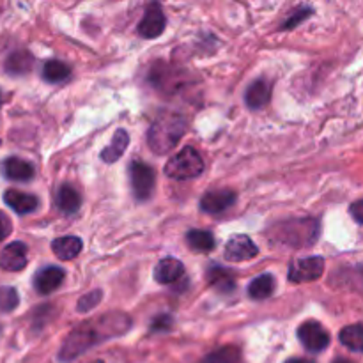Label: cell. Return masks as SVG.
Returning a JSON list of instances; mask_svg holds the SVG:
<instances>
[{
	"label": "cell",
	"instance_id": "1",
	"mask_svg": "<svg viewBox=\"0 0 363 363\" xmlns=\"http://www.w3.org/2000/svg\"><path fill=\"white\" fill-rule=\"evenodd\" d=\"M98 325V328H94V326H91V323H87V325H82L80 328L74 330L64 342L62 351H60V360H73L78 354L94 346L96 342H99L101 337L119 335L124 330L130 328V319L123 314H112L99 319Z\"/></svg>",
	"mask_w": 363,
	"mask_h": 363
},
{
	"label": "cell",
	"instance_id": "2",
	"mask_svg": "<svg viewBox=\"0 0 363 363\" xmlns=\"http://www.w3.org/2000/svg\"><path fill=\"white\" fill-rule=\"evenodd\" d=\"M186 131V119L179 113H163L152 123L147 133V144L152 152L163 156L172 151Z\"/></svg>",
	"mask_w": 363,
	"mask_h": 363
},
{
	"label": "cell",
	"instance_id": "3",
	"mask_svg": "<svg viewBox=\"0 0 363 363\" xmlns=\"http://www.w3.org/2000/svg\"><path fill=\"white\" fill-rule=\"evenodd\" d=\"M275 240L289 247L303 248L315 243L319 236V225L314 218H293L282 222L273 229Z\"/></svg>",
	"mask_w": 363,
	"mask_h": 363
},
{
	"label": "cell",
	"instance_id": "4",
	"mask_svg": "<svg viewBox=\"0 0 363 363\" xmlns=\"http://www.w3.org/2000/svg\"><path fill=\"white\" fill-rule=\"evenodd\" d=\"M204 170V160L194 147H184L167 162L165 174L170 179L186 181L199 177Z\"/></svg>",
	"mask_w": 363,
	"mask_h": 363
},
{
	"label": "cell",
	"instance_id": "5",
	"mask_svg": "<svg viewBox=\"0 0 363 363\" xmlns=\"http://www.w3.org/2000/svg\"><path fill=\"white\" fill-rule=\"evenodd\" d=\"M130 179L133 194L138 201H147L155 190V170L144 162H133L130 165Z\"/></svg>",
	"mask_w": 363,
	"mask_h": 363
},
{
	"label": "cell",
	"instance_id": "6",
	"mask_svg": "<svg viewBox=\"0 0 363 363\" xmlns=\"http://www.w3.org/2000/svg\"><path fill=\"white\" fill-rule=\"evenodd\" d=\"M325 273V259L323 257H305L296 259L289 266V282L303 284L321 279Z\"/></svg>",
	"mask_w": 363,
	"mask_h": 363
},
{
	"label": "cell",
	"instance_id": "7",
	"mask_svg": "<svg viewBox=\"0 0 363 363\" xmlns=\"http://www.w3.org/2000/svg\"><path fill=\"white\" fill-rule=\"evenodd\" d=\"M298 339L311 353H321L330 346V335L321 323L307 321L298 328Z\"/></svg>",
	"mask_w": 363,
	"mask_h": 363
},
{
	"label": "cell",
	"instance_id": "8",
	"mask_svg": "<svg viewBox=\"0 0 363 363\" xmlns=\"http://www.w3.org/2000/svg\"><path fill=\"white\" fill-rule=\"evenodd\" d=\"M259 248L254 241L250 240L245 234H240V236H233L225 245V250H223V255H225L227 261L230 262H245L250 261V259L257 257Z\"/></svg>",
	"mask_w": 363,
	"mask_h": 363
},
{
	"label": "cell",
	"instance_id": "9",
	"mask_svg": "<svg viewBox=\"0 0 363 363\" xmlns=\"http://www.w3.org/2000/svg\"><path fill=\"white\" fill-rule=\"evenodd\" d=\"M165 14H163L162 6L160 4H151V6L145 9L144 18L138 23V34L145 39H155L158 35L163 34L165 30Z\"/></svg>",
	"mask_w": 363,
	"mask_h": 363
},
{
	"label": "cell",
	"instance_id": "10",
	"mask_svg": "<svg viewBox=\"0 0 363 363\" xmlns=\"http://www.w3.org/2000/svg\"><path fill=\"white\" fill-rule=\"evenodd\" d=\"M27 261V245L21 241H13L0 252V268L4 272H21Z\"/></svg>",
	"mask_w": 363,
	"mask_h": 363
},
{
	"label": "cell",
	"instance_id": "11",
	"mask_svg": "<svg viewBox=\"0 0 363 363\" xmlns=\"http://www.w3.org/2000/svg\"><path fill=\"white\" fill-rule=\"evenodd\" d=\"M236 199V194L233 190L208 191L201 199V209L209 215H220V213H225L227 209L233 208Z\"/></svg>",
	"mask_w": 363,
	"mask_h": 363
},
{
	"label": "cell",
	"instance_id": "12",
	"mask_svg": "<svg viewBox=\"0 0 363 363\" xmlns=\"http://www.w3.org/2000/svg\"><path fill=\"white\" fill-rule=\"evenodd\" d=\"M64 273L62 268L59 266H46V268L39 269L34 277V287L39 294H50L55 289H59L60 284L64 282Z\"/></svg>",
	"mask_w": 363,
	"mask_h": 363
},
{
	"label": "cell",
	"instance_id": "13",
	"mask_svg": "<svg viewBox=\"0 0 363 363\" xmlns=\"http://www.w3.org/2000/svg\"><path fill=\"white\" fill-rule=\"evenodd\" d=\"M2 174L9 181L16 183H27L34 179V167L27 160H21L18 156H11L6 162H2Z\"/></svg>",
	"mask_w": 363,
	"mask_h": 363
},
{
	"label": "cell",
	"instance_id": "14",
	"mask_svg": "<svg viewBox=\"0 0 363 363\" xmlns=\"http://www.w3.org/2000/svg\"><path fill=\"white\" fill-rule=\"evenodd\" d=\"M4 202L18 215H28L39 208V201L35 195L25 194L20 190H7L4 194Z\"/></svg>",
	"mask_w": 363,
	"mask_h": 363
},
{
	"label": "cell",
	"instance_id": "15",
	"mask_svg": "<svg viewBox=\"0 0 363 363\" xmlns=\"http://www.w3.org/2000/svg\"><path fill=\"white\" fill-rule=\"evenodd\" d=\"M184 266L183 262L177 261L174 257H165L156 264L155 268V280L158 284H163V286H169V284L176 282L183 277Z\"/></svg>",
	"mask_w": 363,
	"mask_h": 363
},
{
	"label": "cell",
	"instance_id": "16",
	"mask_svg": "<svg viewBox=\"0 0 363 363\" xmlns=\"http://www.w3.org/2000/svg\"><path fill=\"white\" fill-rule=\"evenodd\" d=\"M269 98H272V84L262 80V78L261 80H255L245 92V101L254 110H259L268 105Z\"/></svg>",
	"mask_w": 363,
	"mask_h": 363
},
{
	"label": "cell",
	"instance_id": "17",
	"mask_svg": "<svg viewBox=\"0 0 363 363\" xmlns=\"http://www.w3.org/2000/svg\"><path fill=\"white\" fill-rule=\"evenodd\" d=\"M55 204L66 215H73L80 209L82 206V197L77 190H74L71 184H62V186L57 190L55 195Z\"/></svg>",
	"mask_w": 363,
	"mask_h": 363
},
{
	"label": "cell",
	"instance_id": "18",
	"mask_svg": "<svg viewBox=\"0 0 363 363\" xmlns=\"http://www.w3.org/2000/svg\"><path fill=\"white\" fill-rule=\"evenodd\" d=\"M82 247H84V245H82V240L77 236L57 238L52 243L53 254L59 259H62V261H71V259L77 257L82 252Z\"/></svg>",
	"mask_w": 363,
	"mask_h": 363
},
{
	"label": "cell",
	"instance_id": "19",
	"mask_svg": "<svg viewBox=\"0 0 363 363\" xmlns=\"http://www.w3.org/2000/svg\"><path fill=\"white\" fill-rule=\"evenodd\" d=\"M208 282L209 286L215 287L220 293H230L236 287V279H234V273L229 272L225 268H220V266H213L208 269Z\"/></svg>",
	"mask_w": 363,
	"mask_h": 363
},
{
	"label": "cell",
	"instance_id": "20",
	"mask_svg": "<svg viewBox=\"0 0 363 363\" xmlns=\"http://www.w3.org/2000/svg\"><path fill=\"white\" fill-rule=\"evenodd\" d=\"M32 66H34V57H32L28 52H25V50L11 53V55L7 57L6 64H4L7 73L14 74V77L27 74L28 71L32 69Z\"/></svg>",
	"mask_w": 363,
	"mask_h": 363
},
{
	"label": "cell",
	"instance_id": "21",
	"mask_svg": "<svg viewBox=\"0 0 363 363\" xmlns=\"http://www.w3.org/2000/svg\"><path fill=\"white\" fill-rule=\"evenodd\" d=\"M128 144H130V137L124 130H117L116 135H113L112 142L106 145L101 151V160L105 163H113L123 156V152L126 151Z\"/></svg>",
	"mask_w": 363,
	"mask_h": 363
},
{
	"label": "cell",
	"instance_id": "22",
	"mask_svg": "<svg viewBox=\"0 0 363 363\" xmlns=\"http://www.w3.org/2000/svg\"><path fill=\"white\" fill-rule=\"evenodd\" d=\"M275 279H273V275H261L257 277V279H254L250 282V286H248V296L252 298V300H266V298L272 296L273 293H275Z\"/></svg>",
	"mask_w": 363,
	"mask_h": 363
},
{
	"label": "cell",
	"instance_id": "23",
	"mask_svg": "<svg viewBox=\"0 0 363 363\" xmlns=\"http://www.w3.org/2000/svg\"><path fill=\"white\" fill-rule=\"evenodd\" d=\"M342 346L354 353H363V325H351L340 330L339 335Z\"/></svg>",
	"mask_w": 363,
	"mask_h": 363
},
{
	"label": "cell",
	"instance_id": "24",
	"mask_svg": "<svg viewBox=\"0 0 363 363\" xmlns=\"http://www.w3.org/2000/svg\"><path fill=\"white\" fill-rule=\"evenodd\" d=\"M71 74V69L67 67V64H64L62 60H46L45 66H43V78L50 84H60V82L67 80Z\"/></svg>",
	"mask_w": 363,
	"mask_h": 363
},
{
	"label": "cell",
	"instance_id": "25",
	"mask_svg": "<svg viewBox=\"0 0 363 363\" xmlns=\"http://www.w3.org/2000/svg\"><path fill=\"white\" fill-rule=\"evenodd\" d=\"M186 241L194 250L197 252H211L215 248V236L208 230H190L186 234Z\"/></svg>",
	"mask_w": 363,
	"mask_h": 363
},
{
	"label": "cell",
	"instance_id": "26",
	"mask_svg": "<svg viewBox=\"0 0 363 363\" xmlns=\"http://www.w3.org/2000/svg\"><path fill=\"white\" fill-rule=\"evenodd\" d=\"M204 363H241V351L234 346L220 347L209 353Z\"/></svg>",
	"mask_w": 363,
	"mask_h": 363
},
{
	"label": "cell",
	"instance_id": "27",
	"mask_svg": "<svg viewBox=\"0 0 363 363\" xmlns=\"http://www.w3.org/2000/svg\"><path fill=\"white\" fill-rule=\"evenodd\" d=\"M20 305V296H18V291L11 286H2L0 287V312H13L14 308Z\"/></svg>",
	"mask_w": 363,
	"mask_h": 363
},
{
	"label": "cell",
	"instance_id": "28",
	"mask_svg": "<svg viewBox=\"0 0 363 363\" xmlns=\"http://www.w3.org/2000/svg\"><path fill=\"white\" fill-rule=\"evenodd\" d=\"M101 301V291H92V293L85 294V296L80 298L77 305L78 312H89L96 307V305Z\"/></svg>",
	"mask_w": 363,
	"mask_h": 363
},
{
	"label": "cell",
	"instance_id": "29",
	"mask_svg": "<svg viewBox=\"0 0 363 363\" xmlns=\"http://www.w3.org/2000/svg\"><path fill=\"white\" fill-rule=\"evenodd\" d=\"M311 14H312L311 7H301V9H298L296 13H293V16H291L289 20H287L286 23H284V30H291V28L296 27V25L300 23V21L307 20V18L311 16Z\"/></svg>",
	"mask_w": 363,
	"mask_h": 363
},
{
	"label": "cell",
	"instance_id": "30",
	"mask_svg": "<svg viewBox=\"0 0 363 363\" xmlns=\"http://www.w3.org/2000/svg\"><path fill=\"white\" fill-rule=\"evenodd\" d=\"M11 233H13V222L6 213L0 211V241L6 240Z\"/></svg>",
	"mask_w": 363,
	"mask_h": 363
},
{
	"label": "cell",
	"instance_id": "31",
	"mask_svg": "<svg viewBox=\"0 0 363 363\" xmlns=\"http://www.w3.org/2000/svg\"><path fill=\"white\" fill-rule=\"evenodd\" d=\"M170 325H172L170 315H160L152 321V330H170Z\"/></svg>",
	"mask_w": 363,
	"mask_h": 363
},
{
	"label": "cell",
	"instance_id": "32",
	"mask_svg": "<svg viewBox=\"0 0 363 363\" xmlns=\"http://www.w3.org/2000/svg\"><path fill=\"white\" fill-rule=\"evenodd\" d=\"M350 213H351V216L354 218V222L362 223L363 225V201L354 202V204L350 208Z\"/></svg>",
	"mask_w": 363,
	"mask_h": 363
},
{
	"label": "cell",
	"instance_id": "33",
	"mask_svg": "<svg viewBox=\"0 0 363 363\" xmlns=\"http://www.w3.org/2000/svg\"><path fill=\"white\" fill-rule=\"evenodd\" d=\"M286 363H314V362L307 360V358H289Z\"/></svg>",
	"mask_w": 363,
	"mask_h": 363
},
{
	"label": "cell",
	"instance_id": "34",
	"mask_svg": "<svg viewBox=\"0 0 363 363\" xmlns=\"http://www.w3.org/2000/svg\"><path fill=\"white\" fill-rule=\"evenodd\" d=\"M333 363H351V362L346 360V358H337V360L333 362Z\"/></svg>",
	"mask_w": 363,
	"mask_h": 363
},
{
	"label": "cell",
	"instance_id": "35",
	"mask_svg": "<svg viewBox=\"0 0 363 363\" xmlns=\"http://www.w3.org/2000/svg\"><path fill=\"white\" fill-rule=\"evenodd\" d=\"M0 105H2V92H0Z\"/></svg>",
	"mask_w": 363,
	"mask_h": 363
},
{
	"label": "cell",
	"instance_id": "36",
	"mask_svg": "<svg viewBox=\"0 0 363 363\" xmlns=\"http://www.w3.org/2000/svg\"><path fill=\"white\" fill-rule=\"evenodd\" d=\"M92 363H103V362H92Z\"/></svg>",
	"mask_w": 363,
	"mask_h": 363
}]
</instances>
